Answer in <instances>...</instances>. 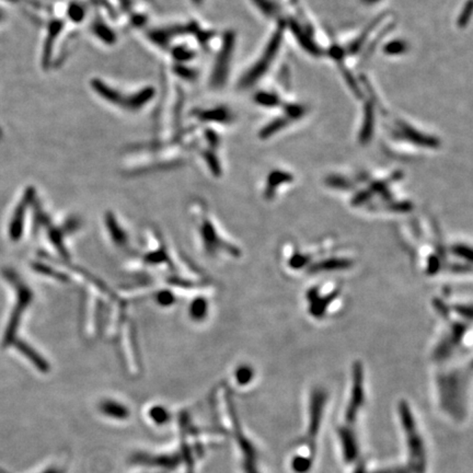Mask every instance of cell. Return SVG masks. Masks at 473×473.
Returning <instances> with one entry per match:
<instances>
[{"mask_svg":"<svg viewBox=\"0 0 473 473\" xmlns=\"http://www.w3.org/2000/svg\"><path fill=\"white\" fill-rule=\"evenodd\" d=\"M281 261L287 272L303 276L341 273L351 270L356 264L351 252L327 241L316 246H285L281 250Z\"/></svg>","mask_w":473,"mask_h":473,"instance_id":"2","label":"cell"},{"mask_svg":"<svg viewBox=\"0 0 473 473\" xmlns=\"http://www.w3.org/2000/svg\"><path fill=\"white\" fill-rule=\"evenodd\" d=\"M327 402V392L325 389L316 387L311 391L310 400H309L308 426L309 436L311 439H314V436L319 432Z\"/></svg>","mask_w":473,"mask_h":473,"instance_id":"6","label":"cell"},{"mask_svg":"<svg viewBox=\"0 0 473 473\" xmlns=\"http://www.w3.org/2000/svg\"><path fill=\"white\" fill-rule=\"evenodd\" d=\"M426 240L417 242V259L419 270L428 277L441 275H471L472 248L465 241H450L441 233L437 224H430L425 231Z\"/></svg>","mask_w":473,"mask_h":473,"instance_id":"1","label":"cell"},{"mask_svg":"<svg viewBox=\"0 0 473 473\" xmlns=\"http://www.w3.org/2000/svg\"><path fill=\"white\" fill-rule=\"evenodd\" d=\"M311 465H312V458H309L308 456H297L295 459L292 461V470L297 473H305L310 470Z\"/></svg>","mask_w":473,"mask_h":473,"instance_id":"10","label":"cell"},{"mask_svg":"<svg viewBox=\"0 0 473 473\" xmlns=\"http://www.w3.org/2000/svg\"><path fill=\"white\" fill-rule=\"evenodd\" d=\"M338 438L341 441L343 449V457L346 463H354L358 457V443L356 436L349 428H341L338 430Z\"/></svg>","mask_w":473,"mask_h":473,"instance_id":"9","label":"cell"},{"mask_svg":"<svg viewBox=\"0 0 473 473\" xmlns=\"http://www.w3.org/2000/svg\"><path fill=\"white\" fill-rule=\"evenodd\" d=\"M281 38V33H276L273 38L270 40V43L268 44V47H266V51H265L264 56L259 60L257 65L252 68L251 71L248 73L246 76L244 77L242 79V84L246 86V84H252L253 82H257V78H259L262 73L266 71V68L270 65V60H273L274 56L276 55V51L279 49V40Z\"/></svg>","mask_w":473,"mask_h":473,"instance_id":"8","label":"cell"},{"mask_svg":"<svg viewBox=\"0 0 473 473\" xmlns=\"http://www.w3.org/2000/svg\"><path fill=\"white\" fill-rule=\"evenodd\" d=\"M303 297L308 316L316 321H323L340 309L343 288L333 281H325L309 287Z\"/></svg>","mask_w":473,"mask_h":473,"instance_id":"4","label":"cell"},{"mask_svg":"<svg viewBox=\"0 0 473 473\" xmlns=\"http://www.w3.org/2000/svg\"><path fill=\"white\" fill-rule=\"evenodd\" d=\"M399 415L401 423L406 432V445H408V461L413 473L426 472V452H425L424 443L419 432H417V423L414 419L413 413L408 403L401 401L399 404Z\"/></svg>","mask_w":473,"mask_h":473,"instance_id":"5","label":"cell"},{"mask_svg":"<svg viewBox=\"0 0 473 473\" xmlns=\"http://www.w3.org/2000/svg\"><path fill=\"white\" fill-rule=\"evenodd\" d=\"M436 367L435 387L441 410L452 417L463 419L470 389L471 358Z\"/></svg>","mask_w":473,"mask_h":473,"instance_id":"3","label":"cell"},{"mask_svg":"<svg viewBox=\"0 0 473 473\" xmlns=\"http://www.w3.org/2000/svg\"><path fill=\"white\" fill-rule=\"evenodd\" d=\"M10 281H14L16 290H19V301L16 303V309L12 312V316H11L8 327H7V331H5V340H3L5 344L10 343L14 340V332H16V327H19L21 314L25 311V307H27L31 301V292L27 287L22 284L21 281H18V279H11Z\"/></svg>","mask_w":473,"mask_h":473,"instance_id":"7","label":"cell"},{"mask_svg":"<svg viewBox=\"0 0 473 473\" xmlns=\"http://www.w3.org/2000/svg\"><path fill=\"white\" fill-rule=\"evenodd\" d=\"M252 376H253V369L251 367L244 366L235 371V379L238 380L239 384H248L253 378Z\"/></svg>","mask_w":473,"mask_h":473,"instance_id":"11","label":"cell"}]
</instances>
